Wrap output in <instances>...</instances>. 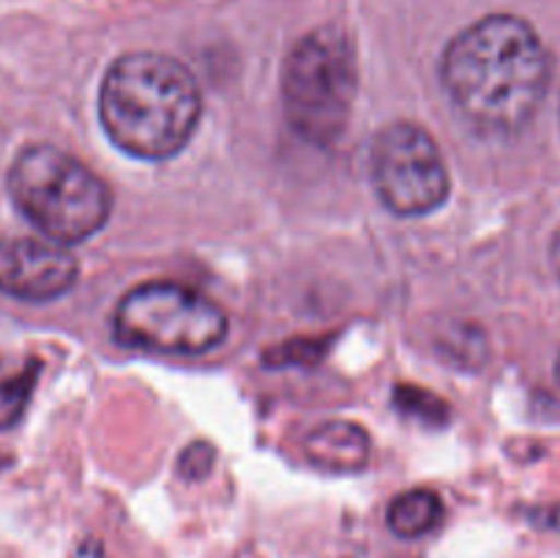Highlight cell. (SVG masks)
Returning a JSON list of instances; mask_svg holds the SVG:
<instances>
[{
  "mask_svg": "<svg viewBox=\"0 0 560 558\" xmlns=\"http://www.w3.org/2000/svg\"><path fill=\"white\" fill-rule=\"evenodd\" d=\"M394 405H397L399 414L410 416L427 427H441L448 421V405L438 394L421 386H399L394 392Z\"/></svg>",
  "mask_w": 560,
  "mask_h": 558,
  "instance_id": "11",
  "label": "cell"
},
{
  "mask_svg": "<svg viewBox=\"0 0 560 558\" xmlns=\"http://www.w3.org/2000/svg\"><path fill=\"white\" fill-rule=\"evenodd\" d=\"M550 263H552V271H556L560 279V228L556 230V235H552L550 241Z\"/></svg>",
  "mask_w": 560,
  "mask_h": 558,
  "instance_id": "16",
  "label": "cell"
},
{
  "mask_svg": "<svg viewBox=\"0 0 560 558\" xmlns=\"http://www.w3.org/2000/svg\"><path fill=\"white\" fill-rule=\"evenodd\" d=\"M36 377L38 364L33 361L20 375L0 381V432L11 430L25 416L27 403L33 397V388H36Z\"/></svg>",
  "mask_w": 560,
  "mask_h": 558,
  "instance_id": "10",
  "label": "cell"
},
{
  "mask_svg": "<svg viewBox=\"0 0 560 558\" xmlns=\"http://www.w3.org/2000/svg\"><path fill=\"white\" fill-rule=\"evenodd\" d=\"M11 202L55 244H80L107 224L113 195L93 170L55 146H31L11 162Z\"/></svg>",
  "mask_w": 560,
  "mask_h": 558,
  "instance_id": "3",
  "label": "cell"
},
{
  "mask_svg": "<svg viewBox=\"0 0 560 558\" xmlns=\"http://www.w3.org/2000/svg\"><path fill=\"white\" fill-rule=\"evenodd\" d=\"M370 435L353 421H326L306 435L304 452L315 468L328 474H353L370 460Z\"/></svg>",
  "mask_w": 560,
  "mask_h": 558,
  "instance_id": "8",
  "label": "cell"
},
{
  "mask_svg": "<svg viewBox=\"0 0 560 558\" xmlns=\"http://www.w3.org/2000/svg\"><path fill=\"white\" fill-rule=\"evenodd\" d=\"M441 350L448 356V361L454 364H468L476 367L485 361L487 356V339L481 334V328L476 326H457L452 328L446 339H441Z\"/></svg>",
  "mask_w": 560,
  "mask_h": 558,
  "instance_id": "12",
  "label": "cell"
},
{
  "mask_svg": "<svg viewBox=\"0 0 560 558\" xmlns=\"http://www.w3.org/2000/svg\"><path fill=\"white\" fill-rule=\"evenodd\" d=\"M443 514H446V507L438 492L408 490L394 498L386 512V523L399 539H419L443 523Z\"/></svg>",
  "mask_w": 560,
  "mask_h": 558,
  "instance_id": "9",
  "label": "cell"
},
{
  "mask_svg": "<svg viewBox=\"0 0 560 558\" xmlns=\"http://www.w3.org/2000/svg\"><path fill=\"white\" fill-rule=\"evenodd\" d=\"M359 91V63L350 38L317 27L290 49L282 69L284 118L301 140L331 146L345 131Z\"/></svg>",
  "mask_w": 560,
  "mask_h": 558,
  "instance_id": "4",
  "label": "cell"
},
{
  "mask_svg": "<svg viewBox=\"0 0 560 558\" xmlns=\"http://www.w3.org/2000/svg\"><path fill=\"white\" fill-rule=\"evenodd\" d=\"M213 468V449L208 443H195L184 452L180 457L178 470L186 476V479H206Z\"/></svg>",
  "mask_w": 560,
  "mask_h": 558,
  "instance_id": "14",
  "label": "cell"
},
{
  "mask_svg": "<svg viewBox=\"0 0 560 558\" xmlns=\"http://www.w3.org/2000/svg\"><path fill=\"white\" fill-rule=\"evenodd\" d=\"M534 523L545 525V528L560 531V507H550V509H541V512H536Z\"/></svg>",
  "mask_w": 560,
  "mask_h": 558,
  "instance_id": "15",
  "label": "cell"
},
{
  "mask_svg": "<svg viewBox=\"0 0 560 558\" xmlns=\"http://www.w3.org/2000/svg\"><path fill=\"white\" fill-rule=\"evenodd\" d=\"M74 255L42 239H0V293L20 301L60 299L77 282Z\"/></svg>",
  "mask_w": 560,
  "mask_h": 558,
  "instance_id": "7",
  "label": "cell"
},
{
  "mask_svg": "<svg viewBox=\"0 0 560 558\" xmlns=\"http://www.w3.org/2000/svg\"><path fill=\"white\" fill-rule=\"evenodd\" d=\"M558 115H560V109H558Z\"/></svg>",
  "mask_w": 560,
  "mask_h": 558,
  "instance_id": "18",
  "label": "cell"
},
{
  "mask_svg": "<svg viewBox=\"0 0 560 558\" xmlns=\"http://www.w3.org/2000/svg\"><path fill=\"white\" fill-rule=\"evenodd\" d=\"M552 60L539 33L514 14H490L452 38L441 80L457 113L490 137L517 135L545 98Z\"/></svg>",
  "mask_w": 560,
  "mask_h": 558,
  "instance_id": "1",
  "label": "cell"
},
{
  "mask_svg": "<svg viewBox=\"0 0 560 558\" xmlns=\"http://www.w3.org/2000/svg\"><path fill=\"white\" fill-rule=\"evenodd\" d=\"M228 315L197 290L145 282L118 301L113 334L120 345L164 356H200L228 337Z\"/></svg>",
  "mask_w": 560,
  "mask_h": 558,
  "instance_id": "5",
  "label": "cell"
},
{
  "mask_svg": "<svg viewBox=\"0 0 560 558\" xmlns=\"http://www.w3.org/2000/svg\"><path fill=\"white\" fill-rule=\"evenodd\" d=\"M326 350V339H290V342H282L268 350L262 359H266L268 367H310L317 364Z\"/></svg>",
  "mask_w": 560,
  "mask_h": 558,
  "instance_id": "13",
  "label": "cell"
},
{
  "mask_svg": "<svg viewBox=\"0 0 560 558\" xmlns=\"http://www.w3.org/2000/svg\"><path fill=\"white\" fill-rule=\"evenodd\" d=\"M370 175L381 202L397 217H427L452 189L441 148L416 124H392L375 137Z\"/></svg>",
  "mask_w": 560,
  "mask_h": 558,
  "instance_id": "6",
  "label": "cell"
},
{
  "mask_svg": "<svg viewBox=\"0 0 560 558\" xmlns=\"http://www.w3.org/2000/svg\"><path fill=\"white\" fill-rule=\"evenodd\" d=\"M556 377H558V383H560V353H558V361H556Z\"/></svg>",
  "mask_w": 560,
  "mask_h": 558,
  "instance_id": "17",
  "label": "cell"
},
{
  "mask_svg": "<svg viewBox=\"0 0 560 558\" xmlns=\"http://www.w3.org/2000/svg\"><path fill=\"white\" fill-rule=\"evenodd\" d=\"M200 88L180 60L162 53H129L107 69L98 118L109 140L135 159L175 156L197 129Z\"/></svg>",
  "mask_w": 560,
  "mask_h": 558,
  "instance_id": "2",
  "label": "cell"
}]
</instances>
